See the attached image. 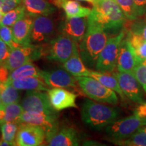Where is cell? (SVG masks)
Wrapping results in <instances>:
<instances>
[{
	"mask_svg": "<svg viewBox=\"0 0 146 146\" xmlns=\"http://www.w3.org/2000/svg\"><path fill=\"white\" fill-rule=\"evenodd\" d=\"M7 83L12 85L18 90L47 91L50 89L42 78L38 77H27L9 80Z\"/></svg>",
	"mask_w": 146,
	"mask_h": 146,
	"instance_id": "cell-22",
	"label": "cell"
},
{
	"mask_svg": "<svg viewBox=\"0 0 146 146\" xmlns=\"http://www.w3.org/2000/svg\"><path fill=\"white\" fill-rule=\"evenodd\" d=\"M23 112L24 110L23 107L18 103L10 104L5 106L4 117L1 124L7 122H14V123H19V119Z\"/></svg>",
	"mask_w": 146,
	"mask_h": 146,
	"instance_id": "cell-31",
	"label": "cell"
},
{
	"mask_svg": "<svg viewBox=\"0 0 146 146\" xmlns=\"http://www.w3.org/2000/svg\"><path fill=\"white\" fill-rule=\"evenodd\" d=\"M133 74L146 93V60L139 62L133 71Z\"/></svg>",
	"mask_w": 146,
	"mask_h": 146,
	"instance_id": "cell-33",
	"label": "cell"
},
{
	"mask_svg": "<svg viewBox=\"0 0 146 146\" xmlns=\"http://www.w3.org/2000/svg\"><path fill=\"white\" fill-rule=\"evenodd\" d=\"M58 117V114L24 111L19 119V123L33 124L43 128L46 134L45 139H47L59 128Z\"/></svg>",
	"mask_w": 146,
	"mask_h": 146,
	"instance_id": "cell-12",
	"label": "cell"
},
{
	"mask_svg": "<svg viewBox=\"0 0 146 146\" xmlns=\"http://www.w3.org/2000/svg\"><path fill=\"white\" fill-rule=\"evenodd\" d=\"M62 68L74 76H89L91 72L82 60L78 50L63 64Z\"/></svg>",
	"mask_w": 146,
	"mask_h": 146,
	"instance_id": "cell-23",
	"label": "cell"
},
{
	"mask_svg": "<svg viewBox=\"0 0 146 146\" xmlns=\"http://www.w3.org/2000/svg\"><path fill=\"white\" fill-rule=\"evenodd\" d=\"M1 64H1V62H0V66H1Z\"/></svg>",
	"mask_w": 146,
	"mask_h": 146,
	"instance_id": "cell-47",
	"label": "cell"
},
{
	"mask_svg": "<svg viewBox=\"0 0 146 146\" xmlns=\"http://www.w3.org/2000/svg\"><path fill=\"white\" fill-rule=\"evenodd\" d=\"M33 18L27 15L20 19L12 27L14 41L21 45L32 44L31 42Z\"/></svg>",
	"mask_w": 146,
	"mask_h": 146,
	"instance_id": "cell-19",
	"label": "cell"
},
{
	"mask_svg": "<svg viewBox=\"0 0 146 146\" xmlns=\"http://www.w3.org/2000/svg\"><path fill=\"white\" fill-rule=\"evenodd\" d=\"M126 36L123 29L119 33L110 37L100 53L95 66L96 70L102 72H114L117 68V60L120 43Z\"/></svg>",
	"mask_w": 146,
	"mask_h": 146,
	"instance_id": "cell-6",
	"label": "cell"
},
{
	"mask_svg": "<svg viewBox=\"0 0 146 146\" xmlns=\"http://www.w3.org/2000/svg\"><path fill=\"white\" fill-rule=\"evenodd\" d=\"M22 3V0H0V10L3 13L15 8Z\"/></svg>",
	"mask_w": 146,
	"mask_h": 146,
	"instance_id": "cell-36",
	"label": "cell"
},
{
	"mask_svg": "<svg viewBox=\"0 0 146 146\" xmlns=\"http://www.w3.org/2000/svg\"><path fill=\"white\" fill-rule=\"evenodd\" d=\"M41 58L64 64L78 50V43L68 36L60 34L47 43L39 44Z\"/></svg>",
	"mask_w": 146,
	"mask_h": 146,
	"instance_id": "cell-4",
	"label": "cell"
},
{
	"mask_svg": "<svg viewBox=\"0 0 146 146\" xmlns=\"http://www.w3.org/2000/svg\"><path fill=\"white\" fill-rule=\"evenodd\" d=\"M88 27L87 17L66 18L60 24L58 31L60 34L68 36L79 44L86 33Z\"/></svg>",
	"mask_w": 146,
	"mask_h": 146,
	"instance_id": "cell-15",
	"label": "cell"
},
{
	"mask_svg": "<svg viewBox=\"0 0 146 146\" xmlns=\"http://www.w3.org/2000/svg\"><path fill=\"white\" fill-rule=\"evenodd\" d=\"M139 14L142 16L146 13V0H134Z\"/></svg>",
	"mask_w": 146,
	"mask_h": 146,
	"instance_id": "cell-40",
	"label": "cell"
},
{
	"mask_svg": "<svg viewBox=\"0 0 146 146\" xmlns=\"http://www.w3.org/2000/svg\"><path fill=\"white\" fill-rule=\"evenodd\" d=\"M126 36L130 41L139 60H146V40L128 31Z\"/></svg>",
	"mask_w": 146,
	"mask_h": 146,
	"instance_id": "cell-27",
	"label": "cell"
},
{
	"mask_svg": "<svg viewBox=\"0 0 146 146\" xmlns=\"http://www.w3.org/2000/svg\"><path fill=\"white\" fill-rule=\"evenodd\" d=\"M112 74L117 78L120 89L125 98L137 104H141L144 102L142 87L134 74L119 71L114 72Z\"/></svg>",
	"mask_w": 146,
	"mask_h": 146,
	"instance_id": "cell-13",
	"label": "cell"
},
{
	"mask_svg": "<svg viewBox=\"0 0 146 146\" xmlns=\"http://www.w3.org/2000/svg\"><path fill=\"white\" fill-rule=\"evenodd\" d=\"M138 131H145V132H146V125H143V127H141V128H140L139 129Z\"/></svg>",
	"mask_w": 146,
	"mask_h": 146,
	"instance_id": "cell-43",
	"label": "cell"
},
{
	"mask_svg": "<svg viewBox=\"0 0 146 146\" xmlns=\"http://www.w3.org/2000/svg\"><path fill=\"white\" fill-rule=\"evenodd\" d=\"M117 3L127 20L134 21L140 17L134 0H114Z\"/></svg>",
	"mask_w": 146,
	"mask_h": 146,
	"instance_id": "cell-29",
	"label": "cell"
},
{
	"mask_svg": "<svg viewBox=\"0 0 146 146\" xmlns=\"http://www.w3.org/2000/svg\"><path fill=\"white\" fill-rule=\"evenodd\" d=\"M41 78L50 88H76L78 84L75 76L63 68L41 70Z\"/></svg>",
	"mask_w": 146,
	"mask_h": 146,
	"instance_id": "cell-14",
	"label": "cell"
},
{
	"mask_svg": "<svg viewBox=\"0 0 146 146\" xmlns=\"http://www.w3.org/2000/svg\"><path fill=\"white\" fill-rule=\"evenodd\" d=\"M21 105L24 111L58 114L57 111L51 104L48 94L45 91H28L22 100Z\"/></svg>",
	"mask_w": 146,
	"mask_h": 146,
	"instance_id": "cell-8",
	"label": "cell"
},
{
	"mask_svg": "<svg viewBox=\"0 0 146 146\" xmlns=\"http://www.w3.org/2000/svg\"><path fill=\"white\" fill-rule=\"evenodd\" d=\"M129 31L146 40V20H136L131 24Z\"/></svg>",
	"mask_w": 146,
	"mask_h": 146,
	"instance_id": "cell-35",
	"label": "cell"
},
{
	"mask_svg": "<svg viewBox=\"0 0 146 146\" xmlns=\"http://www.w3.org/2000/svg\"><path fill=\"white\" fill-rule=\"evenodd\" d=\"M11 48L0 38V62L5 64L11 53Z\"/></svg>",
	"mask_w": 146,
	"mask_h": 146,
	"instance_id": "cell-37",
	"label": "cell"
},
{
	"mask_svg": "<svg viewBox=\"0 0 146 146\" xmlns=\"http://www.w3.org/2000/svg\"><path fill=\"white\" fill-rule=\"evenodd\" d=\"M4 108V106L3 105L2 102H1V97H0V110H2Z\"/></svg>",
	"mask_w": 146,
	"mask_h": 146,
	"instance_id": "cell-44",
	"label": "cell"
},
{
	"mask_svg": "<svg viewBox=\"0 0 146 146\" xmlns=\"http://www.w3.org/2000/svg\"><path fill=\"white\" fill-rule=\"evenodd\" d=\"M11 71L5 64L0 66V82L6 83L8 81Z\"/></svg>",
	"mask_w": 146,
	"mask_h": 146,
	"instance_id": "cell-38",
	"label": "cell"
},
{
	"mask_svg": "<svg viewBox=\"0 0 146 146\" xmlns=\"http://www.w3.org/2000/svg\"><path fill=\"white\" fill-rule=\"evenodd\" d=\"M88 23L98 25L108 33L118 34L123 29L125 16L114 0H94Z\"/></svg>",
	"mask_w": 146,
	"mask_h": 146,
	"instance_id": "cell-1",
	"label": "cell"
},
{
	"mask_svg": "<svg viewBox=\"0 0 146 146\" xmlns=\"http://www.w3.org/2000/svg\"><path fill=\"white\" fill-rule=\"evenodd\" d=\"M133 114L138 117L146 118V101L139 104V105L135 109Z\"/></svg>",
	"mask_w": 146,
	"mask_h": 146,
	"instance_id": "cell-39",
	"label": "cell"
},
{
	"mask_svg": "<svg viewBox=\"0 0 146 146\" xmlns=\"http://www.w3.org/2000/svg\"><path fill=\"white\" fill-rule=\"evenodd\" d=\"M89 76L94 78L108 88L114 91L123 100L125 99V96L120 89L117 78L113 74H110L108 72H102L98 70H91Z\"/></svg>",
	"mask_w": 146,
	"mask_h": 146,
	"instance_id": "cell-24",
	"label": "cell"
},
{
	"mask_svg": "<svg viewBox=\"0 0 146 146\" xmlns=\"http://www.w3.org/2000/svg\"><path fill=\"white\" fill-rule=\"evenodd\" d=\"M25 16H26V12H25V7L21 3L15 8L4 14L0 26L3 25V26L12 27L16 22Z\"/></svg>",
	"mask_w": 146,
	"mask_h": 146,
	"instance_id": "cell-30",
	"label": "cell"
},
{
	"mask_svg": "<svg viewBox=\"0 0 146 146\" xmlns=\"http://www.w3.org/2000/svg\"><path fill=\"white\" fill-rule=\"evenodd\" d=\"M27 15L33 18L50 16L56 11V6L46 0H22Z\"/></svg>",
	"mask_w": 146,
	"mask_h": 146,
	"instance_id": "cell-20",
	"label": "cell"
},
{
	"mask_svg": "<svg viewBox=\"0 0 146 146\" xmlns=\"http://www.w3.org/2000/svg\"><path fill=\"white\" fill-rule=\"evenodd\" d=\"M56 34V25L52 18L48 16H39L33 18L31 42L42 44L51 41Z\"/></svg>",
	"mask_w": 146,
	"mask_h": 146,
	"instance_id": "cell-10",
	"label": "cell"
},
{
	"mask_svg": "<svg viewBox=\"0 0 146 146\" xmlns=\"http://www.w3.org/2000/svg\"><path fill=\"white\" fill-rule=\"evenodd\" d=\"M76 1H88V2H90L92 3L94 2V0H76Z\"/></svg>",
	"mask_w": 146,
	"mask_h": 146,
	"instance_id": "cell-45",
	"label": "cell"
},
{
	"mask_svg": "<svg viewBox=\"0 0 146 146\" xmlns=\"http://www.w3.org/2000/svg\"><path fill=\"white\" fill-rule=\"evenodd\" d=\"M139 60L127 36L120 43L117 60V70L133 74V71Z\"/></svg>",
	"mask_w": 146,
	"mask_h": 146,
	"instance_id": "cell-16",
	"label": "cell"
},
{
	"mask_svg": "<svg viewBox=\"0 0 146 146\" xmlns=\"http://www.w3.org/2000/svg\"><path fill=\"white\" fill-rule=\"evenodd\" d=\"M0 38L10 47L11 50L21 46V45L14 41L11 27L3 26V25L0 26Z\"/></svg>",
	"mask_w": 146,
	"mask_h": 146,
	"instance_id": "cell-34",
	"label": "cell"
},
{
	"mask_svg": "<svg viewBox=\"0 0 146 146\" xmlns=\"http://www.w3.org/2000/svg\"><path fill=\"white\" fill-rule=\"evenodd\" d=\"M3 15H4V13H3L2 11L0 10V25H1V21H2Z\"/></svg>",
	"mask_w": 146,
	"mask_h": 146,
	"instance_id": "cell-42",
	"label": "cell"
},
{
	"mask_svg": "<svg viewBox=\"0 0 146 146\" xmlns=\"http://www.w3.org/2000/svg\"><path fill=\"white\" fill-rule=\"evenodd\" d=\"M108 39V34L103 29L88 23L86 33L78 44L80 56L87 68H95Z\"/></svg>",
	"mask_w": 146,
	"mask_h": 146,
	"instance_id": "cell-2",
	"label": "cell"
},
{
	"mask_svg": "<svg viewBox=\"0 0 146 146\" xmlns=\"http://www.w3.org/2000/svg\"><path fill=\"white\" fill-rule=\"evenodd\" d=\"M46 141L47 145L50 146H78L80 145V137L74 127H62L58 128Z\"/></svg>",
	"mask_w": 146,
	"mask_h": 146,
	"instance_id": "cell-18",
	"label": "cell"
},
{
	"mask_svg": "<svg viewBox=\"0 0 146 146\" xmlns=\"http://www.w3.org/2000/svg\"><path fill=\"white\" fill-rule=\"evenodd\" d=\"M116 145L123 146H146V132L137 131L132 135L123 139L111 140Z\"/></svg>",
	"mask_w": 146,
	"mask_h": 146,
	"instance_id": "cell-28",
	"label": "cell"
},
{
	"mask_svg": "<svg viewBox=\"0 0 146 146\" xmlns=\"http://www.w3.org/2000/svg\"><path fill=\"white\" fill-rule=\"evenodd\" d=\"M81 119L87 127L95 131H101L117 120V108L102 104L93 100L85 99L81 106Z\"/></svg>",
	"mask_w": 146,
	"mask_h": 146,
	"instance_id": "cell-3",
	"label": "cell"
},
{
	"mask_svg": "<svg viewBox=\"0 0 146 146\" xmlns=\"http://www.w3.org/2000/svg\"><path fill=\"white\" fill-rule=\"evenodd\" d=\"M51 104L57 112L63 110L76 108V95L65 88H50L47 91Z\"/></svg>",
	"mask_w": 146,
	"mask_h": 146,
	"instance_id": "cell-17",
	"label": "cell"
},
{
	"mask_svg": "<svg viewBox=\"0 0 146 146\" xmlns=\"http://www.w3.org/2000/svg\"><path fill=\"white\" fill-rule=\"evenodd\" d=\"M0 146H12V144L1 138L0 139Z\"/></svg>",
	"mask_w": 146,
	"mask_h": 146,
	"instance_id": "cell-41",
	"label": "cell"
},
{
	"mask_svg": "<svg viewBox=\"0 0 146 146\" xmlns=\"http://www.w3.org/2000/svg\"><path fill=\"white\" fill-rule=\"evenodd\" d=\"M18 127H19V123H14V122H7L1 124L0 125L1 138L12 143V146L16 145V137Z\"/></svg>",
	"mask_w": 146,
	"mask_h": 146,
	"instance_id": "cell-32",
	"label": "cell"
},
{
	"mask_svg": "<svg viewBox=\"0 0 146 146\" xmlns=\"http://www.w3.org/2000/svg\"><path fill=\"white\" fill-rule=\"evenodd\" d=\"M81 90L85 96L98 102L116 105L118 98L116 93L104 86L91 76H75Z\"/></svg>",
	"mask_w": 146,
	"mask_h": 146,
	"instance_id": "cell-5",
	"label": "cell"
},
{
	"mask_svg": "<svg viewBox=\"0 0 146 146\" xmlns=\"http://www.w3.org/2000/svg\"><path fill=\"white\" fill-rule=\"evenodd\" d=\"M45 138V131L40 126L20 123L16 137V143L18 146H39L43 145Z\"/></svg>",
	"mask_w": 146,
	"mask_h": 146,
	"instance_id": "cell-11",
	"label": "cell"
},
{
	"mask_svg": "<svg viewBox=\"0 0 146 146\" xmlns=\"http://www.w3.org/2000/svg\"><path fill=\"white\" fill-rule=\"evenodd\" d=\"M145 125L146 118L133 114L129 117L116 120L106 128L105 132L112 140L123 139L132 135Z\"/></svg>",
	"mask_w": 146,
	"mask_h": 146,
	"instance_id": "cell-7",
	"label": "cell"
},
{
	"mask_svg": "<svg viewBox=\"0 0 146 146\" xmlns=\"http://www.w3.org/2000/svg\"><path fill=\"white\" fill-rule=\"evenodd\" d=\"M41 58L40 46L37 45H21L12 50L5 64L10 71Z\"/></svg>",
	"mask_w": 146,
	"mask_h": 146,
	"instance_id": "cell-9",
	"label": "cell"
},
{
	"mask_svg": "<svg viewBox=\"0 0 146 146\" xmlns=\"http://www.w3.org/2000/svg\"><path fill=\"white\" fill-rule=\"evenodd\" d=\"M144 16H145V19L146 20V13H145V14H144Z\"/></svg>",
	"mask_w": 146,
	"mask_h": 146,
	"instance_id": "cell-46",
	"label": "cell"
},
{
	"mask_svg": "<svg viewBox=\"0 0 146 146\" xmlns=\"http://www.w3.org/2000/svg\"><path fill=\"white\" fill-rule=\"evenodd\" d=\"M51 2L57 8L63 9L68 18L88 17L91 11L74 0H52Z\"/></svg>",
	"mask_w": 146,
	"mask_h": 146,
	"instance_id": "cell-21",
	"label": "cell"
},
{
	"mask_svg": "<svg viewBox=\"0 0 146 146\" xmlns=\"http://www.w3.org/2000/svg\"><path fill=\"white\" fill-rule=\"evenodd\" d=\"M0 97L3 105L7 106L10 104L18 103L20 94L18 89L8 83L0 82Z\"/></svg>",
	"mask_w": 146,
	"mask_h": 146,
	"instance_id": "cell-26",
	"label": "cell"
},
{
	"mask_svg": "<svg viewBox=\"0 0 146 146\" xmlns=\"http://www.w3.org/2000/svg\"><path fill=\"white\" fill-rule=\"evenodd\" d=\"M41 70L31 62L11 71L9 80L27 77L41 78Z\"/></svg>",
	"mask_w": 146,
	"mask_h": 146,
	"instance_id": "cell-25",
	"label": "cell"
}]
</instances>
